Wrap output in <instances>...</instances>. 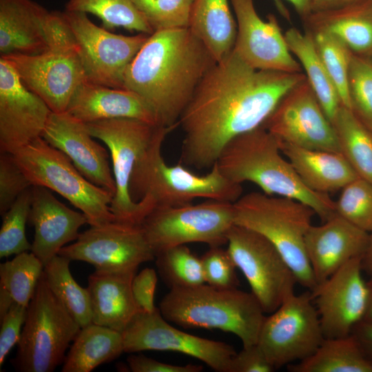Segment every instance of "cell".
Returning a JSON list of instances; mask_svg holds the SVG:
<instances>
[{
	"label": "cell",
	"mask_w": 372,
	"mask_h": 372,
	"mask_svg": "<svg viewBox=\"0 0 372 372\" xmlns=\"http://www.w3.org/2000/svg\"><path fill=\"white\" fill-rule=\"evenodd\" d=\"M304 72L252 68L233 50L205 74L182 113L180 163L211 168L225 145L261 126Z\"/></svg>",
	"instance_id": "obj_1"
},
{
	"label": "cell",
	"mask_w": 372,
	"mask_h": 372,
	"mask_svg": "<svg viewBox=\"0 0 372 372\" xmlns=\"http://www.w3.org/2000/svg\"><path fill=\"white\" fill-rule=\"evenodd\" d=\"M216 63L189 28L156 31L128 65L124 89L144 99L163 125L175 128L198 84Z\"/></svg>",
	"instance_id": "obj_2"
},
{
	"label": "cell",
	"mask_w": 372,
	"mask_h": 372,
	"mask_svg": "<svg viewBox=\"0 0 372 372\" xmlns=\"http://www.w3.org/2000/svg\"><path fill=\"white\" fill-rule=\"evenodd\" d=\"M216 163L229 180L240 185L251 182L267 195L299 200L323 221L336 214L335 202L328 194L313 191L303 183L282 154L276 138L262 125L229 141Z\"/></svg>",
	"instance_id": "obj_3"
},
{
	"label": "cell",
	"mask_w": 372,
	"mask_h": 372,
	"mask_svg": "<svg viewBox=\"0 0 372 372\" xmlns=\"http://www.w3.org/2000/svg\"><path fill=\"white\" fill-rule=\"evenodd\" d=\"M159 309L165 320L183 328L218 329L232 333L243 347L257 344L266 317L251 292L219 289L205 283L170 289L162 298Z\"/></svg>",
	"instance_id": "obj_4"
},
{
	"label": "cell",
	"mask_w": 372,
	"mask_h": 372,
	"mask_svg": "<svg viewBox=\"0 0 372 372\" xmlns=\"http://www.w3.org/2000/svg\"><path fill=\"white\" fill-rule=\"evenodd\" d=\"M174 130L164 127L136 167L130 180V194L138 203L147 196L156 207H177L192 203L196 198L236 202L242 192L240 184L225 177L216 163L205 175H198L185 165H168L161 154L166 136Z\"/></svg>",
	"instance_id": "obj_5"
},
{
	"label": "cell",
	"mask_w": 372,
	"mask_h": 372,
	"mask_svg": "<svg viewBox=\"0 0 372 372\" xmlns=\"http://www.w3.org/2000/svg\"><path fill=\"white\" fill-rule=\"evenodd\" d=\"M234 223L267 238L293 271L297 282L312 291L317 286L306 249L314 211L299 200L252 192L234 203Z\"/></svg>",
	"instance_id": "obj_6"
},
{
	"label": "cell",
	"mask_w": 372,
	"mask_h": 372,
	"mask_svg": "<svg viewBox=\"0 0 372 372\" xmlns=\"http://www.w3.org/2000/svg\"><path fill=\"white\" fill-rule=\"evenodd\" d=\"M46 30L48 48L44 52L1 57L10 63L23 84L39 96L52 112H63L86 77L63 12H50Z\"/></svg>",
	"instance_id": "obj_7"
},
{
	"label": "cell",
	"mask_w": 372,
	"mask_h": 372,
	"mask_svg": "<svg viewBox=\"0 0 372 372\" xmlns=\"http://www.w3.org/2000/svg\"><path fill=\"white\" fill-rule=\"evenodd\" d=\"M81 327L50 288L43 273L27 311L12 364L19 372H52L63 364Z\"/></svg>",
	"instance_id": "obj_8"
},
{
	"label": "cell",
	"mask_w": 372,
	"mask_h": 372,
	"mask_svg": "<svg viewBox=\"0 0 372 372\" xmlns=\"http://www.w3.org/2000/svg\"><path fill=\"white\" fill-rule=\"evenodd\" d=\"M89 133L103 141L110 152L116 192L110 209L116 222L141 225L156 207L147 196L138 203L130 194L132 175L156 136L165 126L129 118L85 123Z\"/></svg>",
	"instance_id": "obj_9"
},
{
	"label": "cell",
	"mask_w": 372,
	"mask_h": 372,
	"mask_svg": "<svg viewBox=\"0 0 372 372\" xmlns=\"http://www.w3.org/2000/svg\"><path fill=\"white\" fill-rule=\"evenodd\" d=\"M33 186H41L66 198L86 216L91 226L115 220L113 195L87 180L62 152L39 137L12 154Z\"/></svg>",
	"instance_id": "obj_10"
},
{
	"label": "cell",
	"mask_w": 372,
	"mask_h": 372,
	"mask_svg": "<svg viewBox=\"0 0 372 372\" xmlns=\"http://www.w3.org/2000/svg\"><path fill=\"white\" fill-rule=\"evenodd\" d=\"M234 224V203L207 200L196 205L155 207L141 226L156 255L190 242L222 246L227 243V233Z\"/></svg>",
	"instance_id": "obj_11"
},
{
	"label": "cell",
	"mask_w": 372,
	"mask_h": 372,
	"mask_svg": "<svg viewBox=\"0 0 372 372\" xmlns=\"http://www.w3.org/2000/svg\"><path fill=\"white\" fill-rule=\"evenodd\" d=\"M324 336L311 291L291 293L266 316L257 344L277 369L311 355Z\"/></svg>",
	"instance_id": "obj_12"
},
{
	"label": "cell",
	"mask_w": 372,
	"mask_h": 372,
	"mask_svg": "<svg viewBox=\"0 0 372 372\" xmlns=\"http://www.w3.org/2000/svg\"><path fill=\"white\" fill-rule=\"evenodd\" d=\"M228 251L265 313L276 310L294 292L296 278L276 247L264 236L238 225L227 235Z\"/></svg>",
	"instance_id": "obj_13"
},
{
	"label": "cell",
	"mask_w": 372,
	"mask_h": 372,
	"mask_svg": "<svg viewBox=\"0 0 372 372\" xmlns=\"http://www.w3.org/2000/svg\"><path fill=\"white\" fill-rule=\"evenodd\" d=\"M74 37L86 81L124 89L125 71L150 34H116L90 20L86 13L63 12Z\"/></svg>",
	"instance_id": "obj_14"
},
{
	"label": "cell",
	"mask_w": 372,
	"mask_h": 372,
	"mask_svg": "<svg viewBox=\"0 0 372 372\" xmlns=\"http://www.w3.org/2000/svg\"><path fill=\"white\" fill-rule=\"evenodd\" d=\"M124 353L170 351L198 359L217 372H230L236 352L224 342L182 331L168 323L159 307L152 312L138 310L121 333Z\"/></svg>",
	"instance_id": "obj_15"
},
{
	"label": "cell",
	"mask_w": 372,
	"mask_h": 372,
	"mask_svg": "<svg viewBox=\"0 0 372 372\" xmlns=\"http://www.w3.org/2000/svg\"><path fill=\"white\" fill-rule=\"evenodd\" d=\"M58 254L86 262L99 271H136L141 263L155 259L141 225L116 221L91 226Z\"/></svg>",
	"instance_id": "obj_16"
},
{
	"label": "cell",
	"mask_w": 372,
	"mask_h": 372,
	"mask_svg": "<svg viewBox=\"0 0 372 372\" xmlns=\"http://www.w3.org/2000/svg\"><path fill=\"white\" fill-rule=\"evenodd\" d=\"M262 125L279 141L340 153L333 125L307 79L281 99Z\"/></svg>",
	"instance_id": "obj_17"
},
{
	"label": "cell",
	"mask_w": 372,
	"mask_h": 372,
	"mask_svg": "<svg viewBox=\"0 0 372 372\" xmlns=\"http://www.w3.org/2000/svg\"><path fill=\"white\" fill-rule=\"evenodd\" d=\"M362 257L354 258L311 291L324 338L345 337L366 314L369 288Z\"/></svg>",
	"instance_id": "obj_18"
},
{
	"label": "cell",
	"mask_w": 372,
	"mask_h": 372,
	"mask_svg": "<svg viewBox=\"0 0 372 372\" xmlns=\"http://www.w3.org/2000/svg\"><path fill=\"white\" fill-rule=\"evenodd\" d=\"M236 18L234 51L248 65L258 70L303 72L289 50L276 18H260L254 0H229Z\"/></svg>",
	"instance_id": "obj_19"
},
{
	"label": "cell",
	"mask_w": 372,
	"mask_h": 372,
	"mask_svg": "<svg viewBox=\"0 0 372 372\" xmlns=\"http://www.w3.org/2000/svg\"><path fill=\"white\" fill-rule=\"evenodd\" d=\"M52 111L0 57V149L14 153L41 137Z\"/></svg>",
	"instance_id": "obj_20"
},
{
	"label": "cell",
	"mask_w": 372,
	"mask_h": 372,
	"mask_svg": "<svg viewBox=\"0 0 372 372\" xmlns=\"http://www.w3.org/2000/svg\"><path fill=\"white\" fill-rule=\"evenodd\" d=\"M41 137L65 154L90 182L110 192L116 185L107 150L93 140L86 124L67 112H52Z\"/></svg>",
	"instance_id": "obj_21"
},
{
	"label": "cell",
	"mask_w": 372,
	"mask_h": 372,
	"mask_svg": "<svg viewBox=\"0 0 372 372\" xmlns=\"http://www.w3.org/2000/svg\"><path fill=\"white\" fill-rule=\"evenodd\" d=\"M369 233L337 214L320 225H311L305 237V249L317 285L350 260L364 257Z\"/></svg>",
	"instance_id": "obj_22"
},
{
	"label": "cell",
	"mask_w": 372,
	"mask_h": 372,
	"mask_svg": "<svg viewBox=\"0 0 372 372\" xmlns=\"http://www.w3.org/2000/svg\"><path fill=\"white\" fill-rule=\"evenodd\" d=\"M31 194L28 221L34 228V236L30 251L45 266L67 243L78 238L79 229L87 219L61 203L48 188L32 186Z\"/></svg>",
	"instance_id": "obj_23"
},
{
	"label": "cell",
	"mask_w": 372,
	"mask_h": 372,
	"mask_svg": "<svg viewBox=\"0 0 372 372\" xmlns=\"http://www.w3.org/2000/svg\"><path fill=\"white\" fill-rule=\"evenodd\" d=\"M66 112L85 123L129 118L163 125L154 108L137 94L87 81L76 88Z\"/></svg>",
	"instance_id": "obj_24"
},
{
	"label": "cell",
	"mask_w": 372,
	"mask_h": 372,
	"mask_svg": "<svg viewBox=\"0 0 372 372\" xmlns=\"http://www.w3.org/2000/svg\"><path fill=\"white\" fill-rule=\"evenodd\" d=\"M50 12L32 0H0V54L34 55L48 48Z\"/></svg>",
	"instance_id": "obj_25"
},
{
	"label": "cell",
	"mask_w": 372,
	"mask_h": 372,
	"mask_svg": "<svg viewBox=\"0 0 372 372\" xmlns=\"http://www.w3.org/2000/svg\"><path fill=\"white\" fill-rule=\"evenodd\" d=\"M136 271H96L88 278L92 322L121 333L138 311L132 292Z\"/></svg>",
	"instance_id": "obj_26"
},
{
	"label": "cell",
	"mask_w": 372,
	"mask_h": 372,
	"mask_svg": "<svg viewBox=\"0 0 372 372\" xmlns=\"http://www.w3.org/2000/svg\"><path fill=\"white\" fill-rule=\"evenodd\" d=\"M278 141L282 154L303 183L313 191L328 194L342 189L359 177L341 153Z\"/></svg>",
	"instance_id": "obj_27"
},
{
	"label": "cell",
	"mask_w": 372,
	"mask_h": 372,
	"mask_svg": "<svg viewBox=\"0 0 372 372\" xmlns=\"http://www.w3.org/2000/svg\"><path fill=\"white\" fill-rule=\"evenodd\" d=\"M303 21L308 30L329 32L353 54L372 59V0H360L337 9L313 12Z\"/></svg>",
	"instance_id": "obj_28"
},
{
	"label": "cell",
	"mask_w": 372,
	"mask_h": 372,
	"mask_svg": "<svg viewBox=\"0 0 372 372\" xmlns=\"http://www.w3.org/2000/svg\"><path fill=\"white\" fill-rule=\"evenodd\" d=\"M229 0H195L189 28L204 43L217 62L234 50L237 25Z\"/></svg>",
	"instance_id": "obj_29"
},
{
	"label": "cell",
	"mask_w": 372,
	"mask_h": 372,
	"mask_svg": "<svg viewBox=\"0 0 372 372\" xmlns=\"http://www.w3.org/2000/svg\"><path fill=\"white\" fill-rule=\"evenodd\" d=\"M124 353L122 333L90 323L81 327L67 353L62 372H90Z\"/></svg>",
	"instance_id": "obj_30"
},
{
	"label": "cell",
	"mask_w": 372,
	"mask_h": 372,
	"mask_svg": "<svg viewBox=\"0 0 372 372\" xmlns=\"http://www.w3.org/2000/svg\"><path fill=\"white\" fill-rule=\"evenodd\" d=\"M285 37L288 48L304 71L307 80L324 113L332 121L341 105L338 91L317 50L312 33L289 29Z\"/></svg>",
	"instance_id": "obj_31"
},
{
	"label": "cell",
	"mask_w": 372,
	"mask_h": 372,
	"mask_svg": "<svg viewBox=\"0 0 372 372\" xmlns=\"http://www.w3.org/2000/svg\"><path fill=\"white\" fill-rule=\"evenodd\" d=\"M287 368L290 372H372V362L351 334L324 338L311 355Z\"/></svg>",
	"instance_id": "obj_32"
},
{
	"label": "cell",
	"mask_w": 372,
	"mask_h": 372,
	"mask_svg": "<svg viewBox=\"0 0 372 372\" xmlns=\"http://www.w3.org/2000/svg\"><path fill=\"white\" fill-rule=\"evenodd\" d=\"M331 123L343 155L360 178L372 182V132L343 105Z\"/></svg>",
	"instance_id": "obj_33"
},
{
	"label": "cell",
	"mask_w": 372,
	"mask_h": 372,
	"mask_svg": "<svg viewBox=\"0 0 372 372\" xmlns=\"http://www.w3.org/2000/svg\"><path fill=\"white\" fill-rule=\"evenodd\" d=\"M70 260L56 255L43 269V276L53 293L79 326L92 322L89 292L74 279L70 269Z\"/></svg>",
	"instance_id": "obj_34"
},
{
	"label": "cell",
	"mask_w": 372,
	"mask_h": 372,
	"mask_svg": "<svg viewBox=\"0 0 372 372\" xmlns=\"http://www.w3.org/2000/svg\"><path fill=\"white\" fill-rule=\"evenodd\" d=\"M65 11L92 14L108 30L123 28L147 34L154 32L133 0H68Z\"/></svg>",
	"instance_id": "obj_35"
},
{
	"label": "cell",
	"mask_w": 372,
	"mask_h": 372,
	"mask_svg": "<svg viewBox=\"0 0 372 372\" xmlns=\"http://www.w3.org/2000/svg\"><path fill=\"white\" fill-rule=\"evenodd\" d=\"M43 269L42 262L32 251L16 255L0 265V291L14 302L28 307Z\"/></svg>",
	"instance_id": "obj_36"
},
{
	"label": "cell",
	"mask_w": 372,
	"mask_h": 372,
	"mask_svg": "<svg viewBox=\"0 0 372 372\" xmlns=\"http://www.w3.org/2000/svg\"><path fill=\"white\" fill-rule=\"evenodd\" d=\"M158 273L170 289L205 283L201 260L185 245L164 249L155 255Z\"/></svg>",
	"instance_id": "obj_37"
},
{
	"label": "cell",
	"mask_w": 372,
	"mask_h": 372,
	"mask_svg": "<svg viewBox=\"0 0 372 372\" xmlns=\"http://www.w3.org/2000/svg\"><path fill=\"white\" fill-rule=\"evenodd\" d=\"M311 32L322 61L338 91L341 105L351 110L349 73L352 52L329 32L322 30Z\"/></svg>",
	"instance_id": "obj_38"
},
{
	"label": "cell",
	"mask_w": 372,
	"mask_h": 372,
	"mask_svg": "<svg viewBox=\"0 0 372 372\" xmlns=\"http://www.w3.org/2000/svg\"><path fill=\"white\" fill-rule=\"evenodd\" d=\"M31 188L22 193L2 216L0 230L1 258L31 250L25 235V225L31 208Z\"/></svg>",
	"instance_id": "obj_39"
},
{
	"label": "cell",
	"mask_w": 372,
	"mask_h": 372,
	"mask_svg": "<svg viewBox=\"0 0 372 372\" xmlns=\"http://www.w3.org/2000/svg\"><path fill=\"white\" fill-rule=\"evenodd\" d=\"M335 213L357 227L372 231V182L358 177L342 189Z\"/></svg>",
	"instance_id": "obj_40"
},
{
	"label": "cell",
	"mask_w": 372,
	"mask_h": 372,
	"mask_svg": "<svg viewBox=\"0 0 372 372\" xmlns=\"http://www.w3.org/2000/svg\"><path fill=\"white\" fill-rule=\"evenodd\" d=\"M153 32L189 28L195 0H133Z\"/></svg>",
	"instance_id": "obj_41"
},
{
	"label": "cell",
	"mask_w": 372,
	"mask_h": 372,
	"mask_svg": "<svg viewBox=\"0 0 372 372\" xmlns=\"http://www.w3.org/2000/svg\"><path fill=\"white\" fill-rule=\"evenodd\" d=\"M349 87L351 110L372 132V59L353 54Z\"/></svg>",
	"instance_id": "obj_42"
},
{
	"label": "cell",
	"mask_w": 372,
	"mask_h": 372,
	"mask_svg": "<svg viewBox=\"0 0 372 372\" xmlns=\"http://www.w3.org/2000/svg\"><path fill=\"white\" fill-rule=\"evenodd\" d=\"M200 260L205 283L219 289L237 288V267L227 249L209 247Z\"/></svg>",
	"instance_id": "obj_43"
},
{
	"label": "cell",
	"mask_w": 372,
	"mask_h": 372,
	"mask_svg": "<svg viewBox=\"0 0 372 372\" xmlns=\"http://www.w3.org/2000/svg\"><path fill=\"white\" fill-rule=\"evenodd\" d=\"M32 184L15 161L12 154H0V214L3 216L18 197Z\"/></svg>",
	"instance_id": "obj_44"
},
{
	"label": "cell",
	"mask_w": 372,
	"mask_h": 372,
	"mask_svg": "<svg viewBox=\"0 0 372 372\" xmlns=\"http://www.w3.org/2000/svg\"><path fill=\"white\" fill-rule=\"evenodd\" d=\"M27 311L28 307L14 302L0 320V367L10 350L20 340L21 327L25 323Z\"/></svg>",
	"instance_id": "obj_45"
},
{
	"label": "cell",
	"mask_w": 372,
	"mask_h": 372,
	"mask_svg": "<svg viewBox=\"0 0 372 372\" xmlns=\"http://www.w3.org/2000/svg\"><path fill=\"white\" fill-rule=\"evenodd\" d=\"M157 284V274L152 268H145L136 274L132 282V292L138 310L152 312L154 293Z\"/></svg>",
	"instance_id": "obj_46"
},
{
	"label": "cell",
	"mask_w": 372,
	"mask_h": 372,
	"mask_svg": "<svg viewBox=\"0 0 372 372\" xmlns=\"http://www.w3.org/2000/svg\"><path fill=\"white\" fill-rule=\"evenodd\" d=\"M275 370L258 344L243 347L234 356L230 368V372H272Z\"/></svg>",
	"instance_id": "obj_47"
},
{
	"label": "cell",
	"mask_w": 372,
	"mask_h": 372,
	"mask_svg": "<svg viewBox=\"0 0 372 372\" xmlns=\"http://www.w3.org/2000/svg\"><path fill=\"white\" fill-rule=\"evenodd\" d=\"M127 364L132 372H200L203 366L188 364L174 365L157 361L143 354H131L127 359Z\"/></svg>",
	"instance_id": "obj_48"
},
{
	"label": "cell",
	"mask_w": 372,
	"mask_h": 372,
	"mask_svg": "<svg viewBox=\"0 0 372 372\" xmlns=\"http://www.w3.org/2000/svg\"><path fill=\"white\" fill-rule=\"evenodd\" d=\"M355 337L367 358L372 362V321L362 320L353 329Z\"/></svg>",
	"instance_id": "obj_49"
},
{
	"label": "cell",
	"mask_w": 372,
	"mask_h": 372,
	"mask_svg": "<svg viewBox=\"0 0 372 372\" xmlns=\"http://www.w3.org/2000/svg\"><path fill=\"white\" fill-rule=\"evenodd\" d=\"M360 0H310L311 12L337 9Z\"/></svg>",
	"instance_id": "obj_50"
},
{
	"label": "cell",
	"mask_w": 372,
	"mask_h": 372,
	"mask_svg": "<svg viewBox=\"0 0 372 372\" xmlns=\"http://www.w3.org/2000/svg\"><path fill=\"white\" fill-rule=\"evenodd\" d=\"M294 8L297 13L304 20L311 13L310 0H287Z\"/></svg>",
	"instance_id": "obj_51"
},
{
	"label": "cell",
	"mask_w": 372,
	"mask_h": 372,
	"mask_svg": "<svg viewBox=\"0 0 372 372\" xmlns=\"http://www.w3.org/2000/svg\"><path fill=\"white\" fill-rule=\"evenodd\" d=\"M362 268L372 276V231L369 233L368 247L362 258Z\"/></svg>",
	"instance_id": "obj_52"
},
{
	"label": "cell",
	"mask_w": 372,
	"mask_h": 372,
	"mask_svg": "<svg viewBox=\"0 0 372 372\" xmlns=\"http://www.w3.org/2000/svg\"><path fill=\"white\" fill-rule=\"evenodd\" d=\"M368 285L369 288V305H368L366 314L363 320L372 321V278L371 280L368 282Z\"/></svg>",
	"instance_id": "obj_53"
}]
</instances>
